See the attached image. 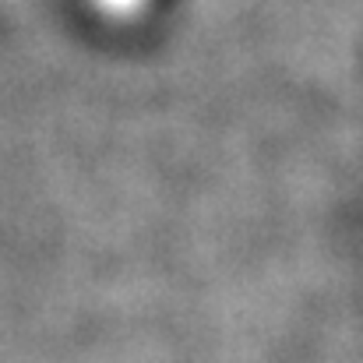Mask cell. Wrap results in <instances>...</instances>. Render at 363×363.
<instances>
[{
  "label": "cell",
  "mask_w": 363,
  "mask_h": 363,
  "mask_svg": "<svg viewBox=\"0 0 363 363\" xmlns=\"http://www.w3.org/2000/svg\"><path fill=\"white\" fill-rule=\"evenodd\" d=\"M113 4H127V0H113Z\"/></svg>",
  "instance_id": "1"
}]
</instances>
